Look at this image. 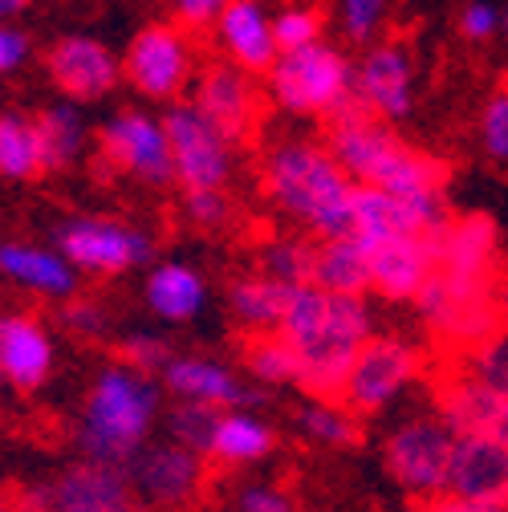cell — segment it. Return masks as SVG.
Wrapping results in <instances>:
<instances>
[{
    "mask_svg": "<svg viewBox=\"0 0 508 512\" xmlns=\"http://www.w3.org/2000/svg\"><path fill=\"white\" fill-rule=\"evenodd\" d=\"M277 334L293 350L297 387H305L313 399H338L358 346L374 334V313L366 293H322L301 281L285 297Z\"/></svg>",
    "mask_w": 508,
    "mask_h": 512,
    "instance_id": "6da1fadb",
    "label": "cell"
},
{
    "mask_svg": "<svg viewBox=\"0 0 508 512\" xmlns=\"http://www.w3.org/2000/svg\"><path fill=\"white\" fill-rule=\"evenodd\" d=\"M326 122H330L326 151L354 183L391 191V196H431V191L448 187V167L415 147H407L391 131V122L370 118L354 102V94Z\"/></svg>",
    "mask_w": 508,
    "mask_h": 512,
    "instance_id": "7a4b0ae2",
    "label": "cell"
},
{
    "mask_svg": "<svg viewBox=\"0 0 508 512\" xmlns=\"http://www.w3.org/2000/svg\"><path fill=\"white\" fill-rule=\"evenodd\" d=\"M261 179L269 204L281 216L309 228L317 240L350 232L354 179L334 163L326 143H305V139L277 143L265 155Z\"/></svg>",
    "mask_w": 508,
    "mask_h": 512,
    "instance_id": "3957f363",
    "label": "cell"
},
{
    "mask_svg": "<svg viewBox=\"0 0 508 512\" xmlns=\"http://www.w3.org/2000/svg\"><path fill=\"white\" fill-rule=\"evenodd\" d=\"M159 403H163V391L151 374L126 362L98 370L82 407V427H78L82 460L126 472V464L147 447V435L159 419Z\"/></svg>",
    "mask_w": 508,
    "mask_h": 512,
    "instance_id": "277c9868",
    "label": "cell"
},
{
    "mask_svg": "<svg viewBox=\"0 0 508 512\" xmlns=\"http://www.w3.org/2000/svg\"><path fill=\"white\" fill-rule=\"evenodd\" d=\"M265 78H269V98L285 114L330 118L342 102H350L354 61L322 37L301 49H281L273 57V66L265 70Z\"/></svg>",
    "mask_w": 508,
    "mask_h": 512,
    "instance_id": "5b68a950",
    "label": "cell"
},
{
    "mask_svg": "<svg viewBox=\"0 0 508 512\" xmlns=\"http://www.w3.org/2000/svg\"><path fill=\"white\" fill-rule=\"evenodd\" d=\"M53 248L78 277H122L155 261V240L114 216H74L53 228Z\"/></svg>",
    "mask_w": 508,
    "mask_h": 512,
    "instance_id": "8992f818",
    "label": "cell"
},
{
    "mask_svg": "<svg viewBox=\"0 0 508 512\" xmlns=\"http://www.w3.org/2000/svg\"><path fill=\"white\" fill-rule=\"evenodd\" d=\"M163 135L171 151V179L183 191L228 187L236 175V143L224 139L192 102H167Z\"/></svg>",
    "mask_w": 508,
    "mask_h": 512,
    "instance_id": "52a82bcc",
    "label": "cell"
},
{
    "mask_svg": "<svg viewBox=\"0 0 508 512\" xmlns=\"http://www.w3.org/2000/svg\"><path fill=\"white\" fill-rule=\"evenodd\" d=\"M423 370V350L407 338H366L346 370L342 382V407L354 415H378L387 411Z\"/></svg>",
    "mask_w": 508,
    "mask_h": 512,
    "instance_id": "ba28073f",
    "label": "cell"
},
{
    "mask_svg": "<svg viewBox=\"0 0 508 512\" xmlns=\"http://www.w3.org/2000/svg\"><path fill=\"white\" fill-rule=\"evenodd\" d=\"M118 70L122 82H131L143 98L179 102V94L196 78V49L179 25L155 21L131 37L126 53L118 57Z\"/></svg>",
    "mask_w": 508,
    "mask_h": 512,
    "instance_id": "9c48e42d",
    "label": "cell"
},
{
    "mask_svg": "<svg viewBox=\"0 0 508 512\" xmlns=\"http://www.w3.org/2000/svg\"><path fill=\"white\" fill-rule=\"evenodd\" d=\"M411 301L439 338L464 350L496 334V281H460L448 273H431Z\"/></svg>",
    "mask_w": 508,
    "mask_h": 512,
    "instance_id": "30bf717a",
    "label": "cell"
},
{
    "mask_svg": "<svg viewBox=\"0 0 508 512\" xmlns=\"http://www.w3.org/2000/svg\"><path fill=\"white\" fill-rule=\"evenodd\" d=\"M456 431L439 415H411L387 435V468L391 476L411 492V496H439L443 476H448V456H452Z\"/></svg>",
    "mask_w": 508,
    "mask_h": 512,
    "instance_id": "8fae6325",
    "label": "cell"
},
{
    "mask_svg": "<svg viewBox=\"0 0 508 512\" xmlns=\"http://www.w3.org/2000/svg\"><path fill=\"white\" fill-rule=\"evenodd\" d=\"M98 147H102V159L131 175L147 187H167L175 183L171 179V151H167V135H163V122L147 110H118L102 122L98 131Z\"/></svg>",
    "mask_w": 508,
    "mask_h": 512,
    "instance_id": "7c38bea8",
    "label": "cell"
},
{
    "mask_svg": "<svg viewBox=\"0 0 508 512\" xmlns=\"http://www.w3.org/2000/svg\"><path fill=\"white\" fill-rule=\"evenodd\" d=\"M45 74L61 98L78 102V106L110 98L122 82L114 49L102 45L98 37H86V33H70V37L53 41L45 53Z\"/></svg>",
    "mask_w": 508,
    "mask_h": 512,
    "instance_id": "4fadbf2b",
    "label": "cell"
},
{
    "mask_svg": "<svg viewBox=\"0 0 508 512\" xmlns=\"http://www.w3.org/2000/svg\"><path fill=\"white\" fill-rule=\"evenodd\" d=\"M354 102L378 122H403L415 110V61L399 41H378L354 66Z\"/></svg>",
    "mask_w": 508,
    "mask_h": 512,
    "instance_id": "5bb4252c",
    "label": "cell"
},
{
    "mask_svg": "<svg viewBox=\"0 0 508 512\" xmlns=\"http://www.w3.org/2000/svg\"><path fill=\"white\" fill-rule=\"evenodd\" d=\"M126 480H131L139 504L179 508L204 484V456L187 452L179 443H155L126 464Z\"/></svg>",
    "mask_w": 508,
    "mask_h": 512,
    "instance_id": "9a60e30c",
    "label": "cell"
},
{
    "mask_svg": "<svg viewBox=\"0 0 508 512\" xmlns=\"http://www.w3.org/2000/svg\"><path fill=\"white\" fill-rule=\"evenodd\" d=\"M216 131L232 143L248 139L261 114V98L252 86V74H244L232 61H212L196 78V102H192Z\"/></svg>",
    "mask_w": 508,
    "mask_h": 512,
    "instance_id": "2e32d148",
    "label": "cell"
},
{
    "mask_svg": "<svg viewBox=\"0 0 508 512\" xmlns=\"http://www.w3.org/2000/svg\"><path fill=\"white\" fill-rule=\"evenodd\" d=\"M41 508L45 512H143L122 468L86 464V460L66 468L41 492Z\"/></svg>",
    "mask_w": 508,
    "mask_h": 512,
    "instance_id": "e0dca14e",
    "label": "cell"
},
{
    "mask_svg": "<svg viewBox=\"0 0 508 512\" xmlns=\"http://www.w3.org/2000/svg\"><path fill=\"white\" fill-rule=\"evenodd\" d=\"M435 273L431 236H391L366 244V293L383 301H411Z\"/></svg>",
    "mask_w": 508,
    "mask_h": 512,
    "instance_id": "ac0fdd59",
    "label": "cell"
},
{
    "mask_svg": "<svg viewBox=\"0 0 508 512\" xmlns=\"http://www.w3.org/2000/svg\"><path fill=\"white\" fill-rule=\"evenodd\" d=\"M159 374H163V387L175 399L204 403V407H216V411L252 407L261 399V391H252L232 366H224L216 358H200V354H171V362Z\"/></svg>",
    "mask_w": 508,
    "mask_h": 512,
    "instance_id": "d6986e66",
    "label": "cell"
},
{
    "mask_svg": "<svg viewBox=\"0 0 508 512\" xmlns=\"http://www.w3.org/2000/svg\"><path fill=\"white\" fill-rule=\"evenodd\" d=\"M508 492V439L492 435H456L448 476H443L439 496L460 500H492Z\"/></svg>",
    "mask_w": 508,
    "mask_h": 512,
    "instance_id": "ffe728a7",
    "label": "cell"
},
{
    "mask_svg": "<svg viewBox=\"0 0 508 512\" xmlns=\"http://www.w3.org/2000/svg\"><path fill=\"white\" fill-rule=\"evenodd\" d=\"M431 240H435V273H448L460 281H496L500 236L488 216L448 220Z\"/></svg>",
    "mask_w": 508,
    "mask_h": 512,
    "instance_id": "44dd1931",
    "label": "cell"
},
{
    "mask_svg": "<svg viewBox=\"0 0 508 512\" xmlns=\"http://www.w3.org/2000/svg\"><path fill=\"white\" fill-rule=\"evenodd\" d=\"M53 338L37 313L0 317V382L17 391H41L53 374Z\"/></svg>",
    "mask_w": 508,
    "mask_h": 512,
    "instance_id": "7402d4cb",
    "label": "cell"
},
{
    "mask_svg": "<svg viewBox=\"0 0 508 512\" xmlns=\"http://www.w3.org/2000/svg\"><path fill=\"white\" fill-rule=\"evenodd\" d=\"M216 41L224 49V61H232L252 78L265 74L277 57L269 9L261 0H228L224 13L216 17Z\"/></svg>",
    "mask_w": 508,
    "mask_h": 512,
    "instance_id": "603a6c76",
    "label": "cell"
},
{
    "mask_svg": "<svg viewBox=\"0 0 508 512\" xmlns=\"http://www.w3.org/2000/svg\"><path fill=\"white\" fill-rule=\"evenodd\" d=\"M439 419L456 435H492L508 439V391L460 374L439 391Z\"/></svg>",
    "mask_w": 508,
    "mask_h": 512,
    "instance_id": "cb8c5ba5",
    "label": "cell"
},
{
    "mask_svg": "<svg viewBox=\"0 0 508 512\" xmlns=\"http://www.w3.org/2000/svg\"><path fill=\"white\" fill-rule=\"evenodd\" d=\"M0 273H5L13 285L49 297V301H66L78 293V273L61 261L57 248H41V244H0Z\"/></svg>",
    "mask_w": 508,
    "mask_h": 512,
    "instance_id": "d4e9b609",
    "label": "cell"
},
{
    "mask_svg": "<svg viewBox=\"0 0 508 512\" xmlns=\"http://www.w3.org/2000/svg\"><path fill=\"white\" fill-rule=\"evenodd\" d=\"M143 297L159 322L183 326V322H196V317L208 309V281L200 269L183 265V261H159L147 273Z\"/></svg>",
    "mask_w": 508,
    "mask_h": 512,
    "instance_id": "484cf974",
    "label": "cell"
},
{
    "mask_svg": "<svg viewBox=\"0 0 508 512\" xmlns=\"http://www.w3.org/2000/svg\"><path fill=\"white\" fill-rule=\"evenodd\" d=\"M309 285H317L322 293H346V297L366 293V244L354 232L313 240Z\"/></svg>",
    "mask_w": 508,
    "mask_h": 512,
    "instance_id": "4316f807",
    "label": "cell"
},
{
    "mask_svg": "<svg viewBox=\"0 0 508 512\" xmlns=\"http://www.w3.org/2000/svg\"><path fill=\"white\" fill-rule=\"evenodd\" d=\"M41 171H74L90 147V122L78 102H53L37 114Z\"/></svg>",
    "mask_w": 508,
    "mask_h": 512,
    "instance_id": "83f0119b",
    "label": "cell"
},
{
    "mask_svg": "<svg viewBox=\"0 0 508 512\" xmlns=\"http://www.w3.org/2000/svg\"><path fill=\"white\" fill-rule=\"evenodd\" d=\"M273 452V427L252 415L248 407H232L216 415L212 439H208V456L228 464V468H244V464H261Z\"/></svg>",
    "mask_w": 508,
    "mask_h": 512,
    "instance_id": "f1b7e54d",
    "label": "cell"
},
{
    "mask_svg": "<svg viewBox=\"0 0 508 512\" xmlns=\"http://www.w3.org/2000/svg\"><path fill=\"white\" fill-rule=\"evenodd\" d=\"M293 285H281L265 273H248L240 281H232L228 289V309L236 317V326L244 334H277L281 313H285V297Z\"/></svg>",
    "mask_w": 508,
    "mask_h": 512,
    "instance_id": "f546056e",
    "label": "cell"
},
{
    "mask_svg": "<svg viewBox=\"0 0 508 512\" xmlns=\"http://www.w3.org/2000/svg\"><path fill=\"white\" fill-rule=\"evenodd\" d=\"M0 175L5 179H37L41 171V143L37 118L25 110H0Z\"/></svg>",
    "mask_w": 508,
    "mask_h": 512,
    "instance_id": "4dcf8cb0",
    "label": "cell"
},
{
    "mask_svg": "<svg viewBox=\"0 0 508 512\" xmlns=\"http://www.w3.org/2000/svg\"><path fill=\"white\" fill-rule=\"evenodd\" d=\"M297 427L322 447H350L358 439V415L334 399H309L297 415Z\"/></svg>",
    "mask_w": 508,
    "mask_h": 512,
    "instance_id": "1f68e13d",
    "label": "cell"
},
{
    "mask_svg": "<svg viewBox=\"0 0 508 512\" xmlns=\"http://www.w3.org/2000/svg\"><path fill=\"white\" fill-rule=\"evenodd\" d=\"M244 370L257 378L261 387L297 382V362H293V350L281 334H252L244 346Z\"/></svg>",
    "mask_w": 508,
    "mask_h": 512,
    "instance_id": "d6a6232c",
    "label": "cell"
},
{
    "mask_svg": "<svg viewBox=\"0 0 508 512\" xmlns=\"http://www.w3.org/2000/svg\"><path fill=\"white\" fill-rule=\"evenodd\" d=\"M309 256H313V244L301 240V236H277L261 248V269L265 277L281 281V285H301L309 281Z\"/></svg>",
    "mask_w": 508,
    "mask_h": 512,
    "instance_id": "836d02e7",
    "label": "cell"
},
{
    "mask_svg": "<svg viewBox=\"0 0 508 512\" xmlns=\"http://www.w3.org/2000/svg\"><path fill=\"white\" fill-rule=\"evenodd\" d=\"M216 407H204V403H187L179 399L167 415V435L171 443L187 447V452H196V456H208V439H212V427H216Z\"/></svg>",
    "mask_w": 508,
    "mask_h": 512,
    "instance_id": "e575fe53",
    "label": "cell"
},
{
    "mask_svg": "<svg viewBox=\"0 0 508 512\" xmlns=\"http://www.w3.org/2000/svg\"><path fill=\"white\" fill-rule=\"evenodd\" d=\"M183 220L196 232H224L232 224V196L228 187H204V191H183Z\"/></svg>",
    "mask_w": 508,
    "mask_h": 512,
    "instance_id": "d590c367",
    "label": "cell"
},
{
    "mask_svg": "<svg viewBox=\"0 0 508 512\" xmlns=\"http://www.w3.org/2000/svg\"><path fill=\"white\" fill-rule=\"evenodd\" d=\"M387 13H391V0H342V5H338L342 33L354 45H370L378 33H383Z\"/></svg>",
    "mask_w": 508,
    "mask_h": 512,
    "instance_id": "8d00e7d4",
    "label": "cell"
},
{
    "mask_svg": "<svg viewBox=\"0 0 508 512\" xmlns=\"http://www.w3.org/2000/svg\"><path fill=\"white\" fill-rule=\"evenodd\" d=\"M273 25V41H277V53L281 49H301V45H313V41H322V13L317 9H285L277 17H269Z\"/></svg>",
    "mask_w": 508,
    "mask_h": 512,
    "instance_id": "74e56055",
    "label": "cell"
},
{
    "mask_svg": "<svg viewBox=\"0 0 508 512\" xmlns=\"http://www.w3.org/2000/svg\"><path fill=\"white\" fill-rule=\"evenodd\" d=\"M61 326H66L74 338H82V342H98V338L110 334V313L94 297H78L74 293V297L61 301Z\"/></svg>",
    "mask_w": 508,
    "mask_h": 512,
    "instance_id": "f35d334b",
    "label": "cell"
},
{
    "mask_svg": "<svg viewBox=\"0 0 508 512\" xmlns=\"http://www.w3.org/2000/svg\"><path fill=\"white\" fill-rule=\"evenodd\" d=\"M464 374L488 382V387L508 391V346H504V338L492 334V338L468 346V366H464Z\"/></svg>",
    "mask_w": 508,
    "mask_h": 512,
    "instance_id": "ab89813d",
    "label": "cell"
},
{
    "mask_svg": "<svg viewBox=\"0 0 508 512\" xmlns=\"http://www.w3.org/2000/svg\"><path fill=\"white\" fill-rule=\"evenodd\" d=\"M480 147L496 167H504L508 159V94L504 90H496L480 110Z\"/></svg>",
    "mask_w": 508,
    "mask_h": 512,
    "instance_id": "60d3db41",
    "label": "cell"
},
{
    "mask_svg": "<svg viewBox=\"0 0 508 512\" xmlns=\"http://www.w3.org/2000/svg\"><path fill=\"white\" fill-rule=\"evenodd\" d=\"M122 358H126V366H135V370H143V374L155 378V374L171 362V346H167L163 334L135 330V334H126V338H122Z\"/></svg>",
    "mask_w": 508,
    "mask_h": 512,
    "instance_id": "b9f144b4",
    "label": "cell"
},
{
    "mask_svg": "<svg viewBox=\"0 0 508 512\" xmlns=\"http://www.w3.org/2000/svg\"><path fill=\"white\" fill-rule=\"evenodd\" d=\"M504 29V13L496 0H468L464 13H460V33L472 41V45H488L496 41Z\"/></svg>",
    "mask_w": 508,
    "mask_h": 512,
    "instance_id": "7bdbcfd3",
    "label": "cell"
},
{
    "mask_svg": "<svg viewBox=\"0 0 508 512\" xmlns=\"http://www.w3.org/2000/svg\"><path fill=\"white\" fill-rule=\"evenodd\" d=\"M29 33L17 29L13 21H0V78L5 74H17L25 61H29Z\"/></svg>",
    "mask_w": 508,
    "mask_h": 512,
    "instance_id": "ee69618b",
    "label": "cell"
},
{
    "mask_svg": "<svg viewBox=\"0 0 508 512\" xmlns=\"http://www.w3.org/2000/svg\"><path fill=\"white\" fill-rule=\"evenodd\" d=\"M240 512H293V500L277 484H244Z\"/></svg>",
    "mask_w": 508,
    "mask_h": 512,
    "instance_id": "f6af8a7d",
    "label": "cell"
},
{
    "mask_svg": "<svg viewBox=\"0 0 508 512\" xmlns=\"http://www.w3.org/2000/svg\"><path fill=\"white\" fill-rule=\"evenodd\" d=\"M224 5H228V0H171V9H175L183 29H208V25H216Z\"/></svg>",
    "mask_w": 508,
    "mask_h": 512,
    "instance_id": "bcb514c9",
    "label": "cell"
},
{
    "mask_svg": "<svg viewBox=\"0 0 508 512\" xmlns=\"http://www.w3.org/2000/svg\"><path fill=\"white\" fill-rule=\"evenodd\" d=\"M431 512H508L504 496H492V500H460V496H439Z\"/></svg>",
    "mask_w": 508,
    "mask_h": 512,
    "instance_id": "7dc6e473",
    "label": "cell"
},
{
    "mask_svg": "<svg viewBox=\"0 0 508 512\" xmlns=\"http://www.w3.org/2000/svg\"><path fill=\"white\" fill-rule=\"evenodd\" d=\"M25 9H29V0H0V21H13Z\"/></svg>",
    "mask_w": 508,
    "mask_h": 512,
    "instance_id": "c3c4849f",
    "label": "cell"
},
{
    "mask_svg": "<svg viewBox=\"0 0 508 512\" xmlns=\"http://www.w3.org/2000/svg\"><path fill=\"white\" fill-rule=\"evenodd\" d=\"M0 512H9V504H5V500H0Z\"/></svg>",
    "mask_w": 508,
    "mask_h": 512,
    "instance_id": "681fc988",
    "label": "cell"
}]
</instances>
